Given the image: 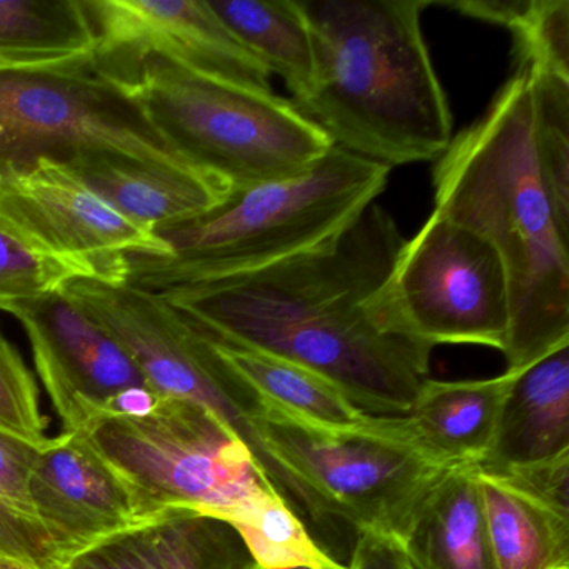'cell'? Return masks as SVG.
<instances>
[{"mask_svg":"<svg viewBox=\"0 0 569 569\" xmlns=\"http://www.w3.org/2000/svg\"><path fill=\"white\" fill-rule=\"evenodd\" d=\"M405 242L375 202L321 248L154 295L211 341L305 366L366 415L399 418L429 379L435 349L409 331L392 296Z\"/></svg>","mask_w":569,"mask_h":569,"instance_id":"obj_1","label":"cell"},{"mask_svg":"<svg viewBox=\"0 0 569 569\" xmlns=\"http://www.w3.org/2000/svg\"><path fill=\"white\" fill-rule=\"evenodd\" d=\"M432 182L436 211L491 242L505 264L506 371L569 342V212L552 198L539 164L525 62L485 114L452 138Z\"/></svg>","mask_w":569,"mask_h":569,"instance_id":"obj_2","label":"cell"},{"mask_svg":"<svg viewBox=\"0 0 569 569\" xmlns=\"http://www.w3.org/2000/svg\"><path fill=\"white\" fill-rule=\"evenodd\" d=\"M431 0H301L316 51L291 101L338 148L388 169L438 161L452 114L422 34Z\"/></svg>","mask_w":569,"mask_h":569,"instance_id":"obj_3","label":"cell"},{"mask_svg":"<svg viewBox=\"0 0 569 569\" xmlns=\"http://www.w3.org/2000/svg\"><path fill=\"white\" fill-rule=\"evenodd\" d=\"M391 169L332 146L292 178L232 189L228 198L158 229L169 258L129 259L126 281L158 292L254 271L321 248L385 192Z\"/></svg>","mask_w":569,"mask_h":569,"instance_id":"obj_4","label":"cell"},{"mask_svg":"<svg viewBox=\"0 0 569 569\" xmlns=\"http://www.w3.org/2000/svg\"><path fill=\"white\" fill-rule=\"evenodd\" d=\"M98 61L176 154L231 189L301 174L335 146L274 92L229 84L154 56Z\"/></svg>","mask_w":569,"mask_h":569,"instance_id":"obj_5","label":"cell"},{"mask_svg":"<svg viewBox=\"0 0 569 569\" xmlns=\"http://www.w3.org/2000/svg\"><path fill=\"white\" fill-rule=\"evenodd\" d=\"M64 295L129 356L159 398L184 399L218 416L251 452L259 476L299 516L318 522L301 486L269 455L261 426L266 401L218 346L161 296L102 279H76Z\"/></svg>","mask_w":569,"mask_h":569,"instance_id":"obj_6","label":"cell"},{"mask_svg":"<svg viewBox=\"0 0 569 569\" xmlns=\"http://www.w3.org/2000/svg\"><path fill=\"white\" fill-rule=\"evenodd\" d=\"M259 429L269 455L301 486L321 526L339 519L356 532L401 541L449 471L405 438L398 418L372 416L365 428H326L266 402Z\"/></svg>","mask_w":569,"mask_h":569,"instance_id":"obj_7","label":"cell"},{"mask_svg":"<svg viewBox=\"0 0 569 569\" xmlns=\"http://www.w3.org/2000/svg\"><path fill=\"white\" fill-rule=\"evenodd\" d=\"M88 438L152 518L194 511L228 521L276 492L241 439L218 416L184 399L161 398L144 415L106 419Z\"/></svg>","mask_w":569,"mask_h":569,"instance_id":"obj_8","label":"cell"},{"mask_svg":"<svg viewBox=\"0 0 569 569\" xmlns=\"http://www.w3.org/2000/svg\"><path fill=\"white\" fill-rule=\"evenodd\" d=\"M82 154L116 156L212 179L159 138L98 59L0 71V171L38 158L62 162Z\"/></svg>","mask_w":569,"mask_h":569,"instance_id":"obj_9","label":"cell"},{"mask_svg":"<svg viewBox=\"0 0 569 569\" xmlns=\"http://www.w3.org/2000/svg\"><path fill=\"white\" fill-rule=\"evenodd\" d=\"M391 291L409 331L426 345L505 351L511 325L505 264L491 242L436 209L406 239Z\"/></svg>","mask_w":569,"mask_h":569,"instance_id":"obj_10","label":"cell"},{"mask_svg":"<svg viewBox=\"0 0 569 569\" xmlns=\"http://www.w3.org/2000/svg\"><path fill=\"white\" fill-rule=\"evenodd\" d=\"M0 222L108 282L126 281L129 259L171 256L158 229L121 214L51 158L0 171Z\"/></svg>","mask_w":569,"mask_h":569,"instance_id":"obj_11","label":"cell"},{"mask_svg":"<svg viewBox=\"0 0 569 569\" xmlns=\"http://www.w3.org/2000/svg\"><path fill=\"white\" fill-rule=\"evenodd\" d=\"M31 345L36 372L62 432H91L106 419L144 415L159 396L121 346L64 291L4 309Z\"/></svg>","mask_w":569,"mask_h":569,"instance_id":"obj_12","label":"cell"},{"mask_svg":"<svg viewBox=\"0 0 569 569\" xmlns=\"http://www.w3.org/2000/svg\"><path fill=\"white\" fill-rule=\"evenodd\" d=\"M29 491L59 569L159 519L82 432H62L41 446Z\"/></svg>","mask_w":569,"mask_h":569,"instance_id":"obj_13","label":"cell"},{"mask_svg":"<svg viewBox=\"0 0 569 569\" xmlns=\"http://www.w3.org/2000/svg\"><path fill=\"white\" fill-rule=\"evenodd\" d=\"M98 59L154 56L189 71L261 92L268 69L241 44L208 0H91L84 2Z\"/></svg>","mask_w":569,"mask_h":569,"instance_id":"obj_14","label":"cell"},{"mask_svg":"<svg viewBox=\"0 0 569 569\" xmlns=\"http://www.w3.org/2000/svg\"><path fill=\"white\" fill-rule=\"evenodd\" d=\"M516 375L506 371L468 381L426 379L408 415L398 418L402 435L442 468L481 465Z\"/></svg>","mask_w":569,"mask_h":569,"instance_id":"obj_15","label":"cell"},{"mask_svg":"<svg viewBox=\"0 0 569 569\" xmlns=\"http://www.w3.org/2000/svg\"><path fill=\"white\" fill-rule=\"evenodd\" d=\"M569 452V342L519 369L478 468L499 472Z\"/></svg>","mask_w":569,"mask_h":569,"instance_id":"obj_16","label":"cell"},{"mask_svg":"<svg viewBox=\"0 0 569 569\" xmlns=\"http://www.w3.org/2000/svg\"><path fill=\"white\" fill-rule=\"evenodd\" d=\"M62 164L121 214L156 229L196 218L221 204L232 191L214 179L116 156L82 154Z\"/></svg>","mask_w":569,"mask_h":569,"instance_id":"obj_17","label":"cell"},{"mask_svg":"<svg viewBox=\"0 0 569 569\" xmlns=\"http://www.w3.org/2000/svg\"><path fill=\"white\" fill-rule=\"evenodd\" d=\"M399 545L409 569H496L476 466L451 468L439 479Z\"/></svg>","mask_w":569,"mask_h":569,"instance_id":"obj_18","label":"cell"},{"mask_svg":"<svg viewBox=\"0 0 569 569\" xmlns=\"http://www.w3.org/2000/svg\"><path fill=\"white\" fill-rule=\"evenodd\" d=\"M98 36L79 0H0V71H34L96 58Z\"/></svg>","mask_w":569,"mask_h":569,"instance_id":"obj_19","label":"cell"},{"mask_svg":"<svg viewBox=\"0 0 569 569\" xmlns=\"http://www.w3.org/2000/svg\"><path fill=\"white\" fill-rule=\"evenodd\" d=\"M482 518L496 569H568L569 519L531 501L476 466Z\"/></svg>","mask_w":569,"mask_h":569,"instance_id":"obj_20","label":"cell"},{"mask_svg":"<svg viewBox=\"0 0 569 569\" xmlns=\"http://www.w3.org/2000/svg\"><path fill=\"white\" fill-rule=\"evenodd\" d=\"M241 44L278 76L291 101L305 98L316 78V51L301 0H208Z\"/></svg>","mask_w":569,"mask_h":569,"instance_id":"obj_21","label":"cell"},{"mask_svg":"<svg viewBox=\"0 0 569 569\" xmlns=\"http://www.w3.org/2000/svg\"><path fill=\"white\" fill-rule=\"evenodd\" d=\"M214 345L238 375L276 408L326 428L359 429L371 422L372 416L356 408L338 386L305 366L268 352Z\"/></svg>","mask_w":569,"mask_h":569,"instance_id":"obj_22","label":"cell"},{"mask_svg":"<svg viewBox=\"0 0 569 569\" xmlns=\"http://www.w3.org/2000/svg\"><path fill=\"white\" fill-rule=\"evenodd\" d=\"M134 539L152 569H261L231 525L194 511L166 512Z\"/></svg>","mask_w":569,"mask_h":569,"instance_id":"obj_23","label":"cell"},{"mask_svg":"<svg viewBox=\"0 0 569 569\" xmlns=\"http://www.w3.org/2000/svg\"><path fill=\"white\" fill-rule=\"evenodd\" d=\"M39 449L0 431V559L31 569H59L29 491Z\"/></svg>","mask_w":569,"mask_h":569,"instance_id":"obj_24","label":"cell"},{"mask_svg":"<svg viewBox=\"0 0 569 569\" xmlns=\"http://www.w3.org/2000/svg\"><path fill=\"white\" fill-rule=\"evenodd\" d=\"M261 569H348L309 535L278 492H268L228 519Z\"/></svg>","mask_w":569,"mask_h":569,"instance_id":"obj_25","label":"cell"},{"mask_svg":"<svg viewBox=\"0 0 569 569\" xmlns=\"http://www.w3.org/2000/svg\"><path fill=\"white\" fill-rule=\"evenodd\" d=\"M82 278H94V272L36 248L0 222V311L18 302L48 298Z\"/></svg>","mask_w":569,"mask_h":569,"instance_id":"obj_26","label":"cell"},{"mask_svg":"<svg viewBox=\"0 0 569 569\" xmlns=\"http://www.w3.org/2000/svg\"><path fill=\"white\" fill-rule=\"evenodd\" d=\"M529 71L539 164L552 198L569 212V81Z\"/></svg>","mask_w":569,"mask_h":569,"instance_id":"obj_27","label":"cell"},{"mask_svg":"<svg viewBox=\"0 0 569 569\" xmlns=\"http://www.w3.org/2000/svg\"><path fill=\"white\" fill-rule=\"evenodd\" d=\"M509 32L518 61L569 81L568 0H529L525 14Z\"/></svg>","mask_w":569,"mask_h":569,"instance_id":"obj_28","label":"cell"},{"mask_svg":"<svg viewBox=\"0 0 569 569\" xmlns=\"http://www.w3.org/2000/svg\"><path fill=\"white\" fill-rule=\"evenodd\" d=\"M0 431L29 445L48 442V416L24 358L0 329Z\"/></svg>","mask_w":569,"mask_h":569,"instance_id":"obj_29","label":"cell"},{"mask_svg":"<svg viewBox=\"0 0 569 569\" xmlns=\"http://www.w3.org/2000/svg\"><path fill=\"white\" fill-rule=\"evenodd\" d=\"M489 475L498 476L526 498L569 519V452Z\"/></svg>","mask_w":569,"mask_h":569,"instance_id":"obj_30","label":"cell"},{"mask_svg":"<svg viewBox=\"0 0 569 569\" xmlns=\"http://www.w3.org/2000/svg\"><path fill=\"white\" fill-rule=\"evenodd\" d=\"M64 569H152L134 535L99 546L69 562Z\"/></svg>","mask_w":569,"mask_h":569,"instance_id":"obj_31","label":"cell"},{"mask_svg":"<svg viewBox=\"0 0 569 569\" xmlns=\"http://www.w3.org/2000/svg\"><path fill=\"white\" fill-rule=\"evenodd\" d=\"M348 569H409L401 545L378 532H356Z\"/></svg>","mask_w":569,"mask_h":569,"instance_id":"obj_32","label":"cell"},{"mask_svg":"<svg viewBox=\"0 0 569 569\" xmlns=\"http://www.w3.org/2000/svg\"><path fill=\"white\" fill-rule=\"evenodd\" d=\"M529 0H458L442 2L441 6L455 9L468 18L502 26L511 31L512 26L525 14Z\"/></svg>","mask_w":569,"mask_h":569,"instance_id":"obj_33","label":"cell"},{"mask_svg":"<svg viewBox=\"0 0 569 569\" xmlns=\"http://www.w3.org/2000/svg\"><path fill=\"white\" fill-rule=\"evenodd\" d=\"M0 569H31L28 566L19 565V562L8 561V559H0Z\"/></svg>","mask_w":569,"mask_h":569,"instance_id":"obj_34","label":"cell"},{"mask_svg":"<svg viewBox=\"0 0 569 569\" xmlns=\"http://www.w3.org/2000/svg\"><path fill=\"white\" fill-rule=\"evenodd\" d=\"M289 569H311V568H289Z\"/></svg>","mask_w":569,"mask_h":569,"instance_id":"obj_35","label":"cell"}]
</instances>
